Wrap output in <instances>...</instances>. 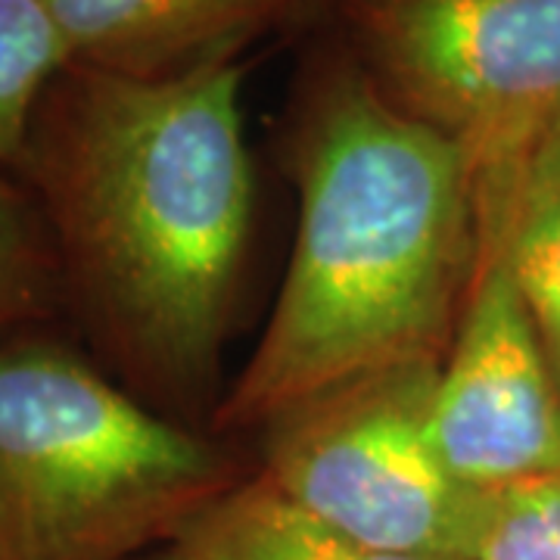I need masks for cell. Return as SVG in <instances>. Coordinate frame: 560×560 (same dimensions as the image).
<instances>
[{
    "label": "cell",
    "instance_id": "12",
    "mask_svg": "<svg viewBox=\"0 0 560 560\" xmlns=\"http://www.w3.org/2000/svg\"><path fill=\"white\" fill-rule=\"evenodd\" d=\"M477 560H560V477L489 492Z\"/></svg>",
    "mask_w": 560,
    "mask_h": 560
},
{
    "label": "cell",
    "instance_id": "10",
    "mask_svg": "<svg viewBox=\"0 0 560 560\" xmlns=\"http://www.w3.org/2000/svg\"><path fill=\"white\" fill-rule=\"evenodd\" d=\"M62 312L57 243L25 180L0 165V340L50 327Z\"/></svg>",
    "mask_w": 560,
    "mask_h": 560
},
{
    "label": "cell",
    "instance_id": "4",
    "mask_svg": "<svg viewBox=\"0 0 560 560\" xmlns=\"http://www.w3.org/2000/svg\"><path fill=\"white\" fill-rule=\"evenodd\" d=\"M440 361L405 364L268 420L265 474L349 539L427 560H477L489 492L460 482L430 436Z\"/></svg>",
    "mask_w": 560,
    "mask_h": 560
},
{
    "label": "cell",
    "instance_id": "9",
    "mask_svg": "<svg viewBox=\"0 0 560 560\" xmlns=\"http://www.w3.org/2000/svg\"><path fill=\"white\" fill-rule=\"evenodd\" d=\"M162 560H427L342 536L268 480L231 486L160 548Z\"/></svg>",
    "mask_w": 560,
    "mask_h": 560
},
{
    "label": "cell",
    "instance_id": "11",
    "mask_svg": "<svg viewBox=\"0 0 560 560\" xmlns=\"http://www.w3.org/2000/svg\"><path fill=\"white\" fill-rule=\"evenodd\" d=\"M69 66L47 0H0V165L16 168L50 81Z\"/></svg>",
    "mask_w": 560,
    "mask_h": 560
},
{
    "label": "cell",
    "instance_id": "7",
    "mask_svg": "<svg viewBox=\"0 0 560 560\" xmlns=\"http://www.w3.org/2000/svg\"><path fill=\"white\" fill-rule=\"evenodd\" d=\"M69 66L121 79H178L237 54L296 13V0H47Z\"/></svg>",
    "mask_w": 560,
    "mask_h": 560
},
{
    "label": "cell",
    "instance_id": "3",
    "mask_svg": "<svg viewBox=\"0 0 560 560\" xmlns=\"http://www.w3.org/2000/svg\"><path fill=\"white\" fill-rule=\"evenodd\" d=\"M231 486L219 448L79 346L0 340V560H140Z\"/></svg>",
    "mask_w": 560,
    "mask_h": 560
},
{
    "label": "cell",
    "instance_id": "14",
    "mask_svg": "<svg viewBox=\"0 0 560 560\" xmlns=\"http://www.w3.org/2000/svg\"><path fill=\"white\" fill-rule=\"evenodd\" d=\"M143 560H162V558H160V555H156V558H143Z\"/></svg>",
    "mask_w": 560,
    "mask_h": 560
},
{
    "label": "cell",
    "instance_id": "6",
    "mask_svg": "<svg viewBox=\"0 0 560 560\" xmlns=\"http://www.w3.org/2000/svg\"><path fill=\"white\" fill-rule=\"evenodd\" d=\"M480 253L448 361L430 405V436L460 482L499 492L560 477V386L480 197Z\"/></svg>",
    "mask_w": 560,
    "mask_h": 560
},
{
    "label": "cell",
    "instance_id": "13",
    "mask_svg": "<svg viewBox=\"0 0 560 560\" xmlns=\"http://www.w3.org/2000/svg\"><path fill=\"white\" fill-rule=\"evenodd\" d=\"M305 3H312V0H296V10H302Z\"/></svg>",
    "mask_w": 560,
    "mask_h": 560
},
{
    "label": "cell",
    "instance_id": "5",
    "mask_svg": "<svg viewBox=\"0 0 560 560\" xmlns=\"http://www.w3.org/2000/svg\"><path fill=\"white\" fill-rule=\"evenodd\" d=\"M361 66L477 165L560 121V0H340Z\"/></svg>",
    "mask_w": 560,
    "mask_h": 560
},
{
    "label": "cell",
    "instance_id": "1",
    "mask_svg": "<svg viewBox=\"0 0 560 560\" xmlns=\"http://www.w3.org/2000/svg\"><path fill=\"white\" fill-rule=\"evenodd\" d=\"M241 62L178 79L66 66L16 162L57 243L62 312L138 399L215 377L253 221Z\"/></svg>",
    "mask_w": 560,
    "mask_h": 560
},
{
    "label": "cell",
    "instance_id": "2",
    "mask_svg": "<svg viewBox=\"0 0 560 560\" xmlns=\"http://www.w3.org/2000/svg\"><path fill=\"white\" fill-rule=\"evenodd\" d=\"M300 224L275 312L221 408L268 423L334 386L440 361L480 253L474 153L334 60L296 128Z\"/></svg>",
    "mask_w": 560,
    "mask_h": 560
},
{
    "label": "cell",
    "instance_id": "8",
    "mask_svg": "<svg viewBox=\"0 0 560 560\" xmlns=\"http://www.w3.org/2000/svg\"><path fill=\"white\" fill-rule=\"evenodd\" d=\"M523 300L560 386V121L526 147L477 165Z\"/></svg>",
    "mask_w": 560,
    "mask_h": 560
}]
</instances>
